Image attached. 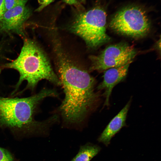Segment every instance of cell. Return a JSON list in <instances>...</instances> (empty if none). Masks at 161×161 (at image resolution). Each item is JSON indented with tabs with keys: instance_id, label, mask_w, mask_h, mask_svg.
<instances>
[{
	"instance_id": "cell-1",
	"label": "cell",
	"mask_w": 161,
	"mask_h": 161,
	"mask_svg": "<svg viewBox=\"0 0 161 161\" xmlns=\"http://www.w3.org/2000/svg\"><path fill=\"white\" fill-rule=\"evenodd\" d=\"M54 53L58 77L65 94L60 111L66 122L79 124L99 99V94L95 92V80L74 64L63 49H57Z\"/></svg>"
},
{
	"instance_id": "cell-2",
	"label": "cell",
	"mask_w": 161,
	"mask_h": 161,
	"mask_svg": "<svg viewBox=\"0 0 161 161\" xmlns=\"http://www.w3.org/2000/svg\"><path fill=\"white\" fill-rule=\"evenodd\" d=\"M58 96L55 90L47 88L24 98L0 96V127L24 134L46 132L49 126L56 120V116L41 122L35 120V115L44 99Z\"/></svg>"
},
{
	"instance_id": "cell-3",
	"label": "cell",
	"mask_w": 161,
	"mask_h": 161,
	"mask_svg": "<svg viewBox=\"0 0 161 161\" xmlns=\"http://www.w3.org/2000/svg\"><path fill=\"white\" fill-rule=\"evenodd\" d=\"M1 68L13 69L19 73V79L11 94L12 96L24 80L27 82L26 87L16 95H20L28 89L33 92L39 82L43 79L47 80L56 86L61 85L46 54L36 42L30 38L24 39L18 57L2 65Z\"/></svg>"
},
{
	"instance_id": "cell-4",
	"label": "cell",
	"mask_w": 161,
	"mask_h": 161,
	"mask_svg": "<svg viewBox=\"0 0 161 161\" xmlns=\"http://www.w3.org/2000/svg\"><path fill=\"white\" fill-rule=\"evenodd\" d=\"M106 14L99 7L77 14L68 28L81 37L87 46L94 48L109 42L106 33Z\"/></svg>"
},
{
	"instance_id": "cell-5",
	"label": "cell",
	"mask_w": 161,
	"mask_h": 161,
	"mask_svg": "<svg viewBox=\"0 0 161 161\" xmlns=\"http://www.w3.org/2000/svg\"><path fill=\"white\" fill-rule=\"evenodd\" d=\"M116 32L134 38H140L149 32L150 22L145 11L135 6H127L117 11L109 22Z\"/></svg>"
},
{
	"instance_id": "cell-6",
	"label": "cell",
	"mask_w": 161,
	"mask_h": 161,
	"mask_svg": "<svg viewBox=\"0 0 161 161\" xmlns=\"http://www.w3.org/2000/svg\"><path fill=\"white\" fill-rule=\"evenodd\" d=\"M137 54L133 47L125 42L110 45L99 55L90 56V70L101 72L132 62Z\"/></svg>"
},
{
	"instance_id": "cell-7",
	"label": "cell",
	"mask_w": 161,
	"mask_h": 161,
	"mask_svg": "<svg viewBox=\"0 0 161 161\" xmlns=\"http://www.w3.org/2000/svg\"><path fill=\"white\" fill-rule=\"evenodd\" d=\"M31 14V10L25 6L16 7L6 11L0 21V33L24 36V24Z\"/></svg>"
},
{
	"instance_id": "cell-8",
	"label": "cell",
	"mask_w": 161,
	"mask_h": 161,
	"mask_svg": "<svg viewBox=\"0 0 161 161\" xmlns=\"http://www.w3.org/2000/svg\"><path fill=\"white\" fill-rule=\"evenodd\" d=\"M128 63L119 66L112 68L105 71L103 80L97 86L98 90H104L105 98L104 106L109 105V99L114 87L126 78L130 64Z\"/></svg>"
},
{
	"instance_id": "cell-9",
	"label": "cell",
	"mask_w": 161,
	"mask_h": 161,
	"mask_svg": "<svg viewBox=\"0 0 161 161\" xmlns=\"http://www.w3.org/2000/svg\"><path fill=\"white\" fill-rule=\"evenodd\" d=\"M131 102L130 100L110 121L98 138V140L99 142L107 146L113 137L123 127L126 126L127 115Z\"/></svg>"
},
{
	"instance_id": "cell-10",
	"label": "cell",
	"mask_w": 161,
	"mask_h": 161,
	"mask_svg": "<svg viewBox=\"0 0 161 161\" xmlns=\"http://www.w3.org/2000/svg\"><path fill=\"white\" fill-rule=\"evenodd\" d=\"M100 150L99 146L87 143L80 146L78 153L71 161H90Z\"/></svg>"
},
{
	"instance_id": "cell-11",
	"label": "cell",
	"mask_w": 161,
	"mask_h": 161,
	"mask_svg": "<svg viewBox=\"0 0 161 161\" xmlns=\"http://www.w3.org/2000/svg\"><path fill=\"white\" fill-rule=\"evenodd\" d=\"M27 1L28 0H5V11L16 7L25 6Z\"/></svg>"
},
{
	"instance_id": "cell-12",
	"label": "cell",
	"mask_w": 161,
	"mask_h": 161,
	"mask_svg": "<svg viewBox=\"0 0 161 161\" xmlns=\"http://www.w3.org/2000/svg\"><path fill=\"white\" fill-rule=\"evenodd\" d=\"M0 161H15L11 154L8 150L0 147Z\"/></svg>"
},
{
	"instance_id": "cell-13",
	"label": "cell",
	"mask_w": 161,
	"mask_h": 161,
	"mask_svg": "<svg viewBox=\"0 0 161 161\" xmlns=\"http://www.w3.org/2000/svg\"><path fill=\"white\" fill-rule=\"evenodd\" d=\"M5 11V0H0V21Z\"/></svg>"
},
{
	"instance_id": "cell-14",
	"label": "cell",
	"mask_w": 161,
	"mask_h": 161,
	"mask_svg": "<svg viewBox=\"0 0 161 161\" xmlns=\"http://www.w3.org/2000/svg\"><path fill=\"white\" fill-rule=\"evenodd\" d=\"M40 6L35 11L39 12L42 10L44 8V6L47 0H38Z\"/></svg>"
},
{
	"instance_id": "cell-15",
	"label": "cell",
	"mask_w": 161,
	"mask_h": 161,
	"mask_svg": "<svg viewBox=\"0 0 161 161\" xmlns=\"http://www.w3.org/2000/svg\"><path fill=\"white\" fill-rule=\"evenodd\" d=\"M63 1L68 4L69 5H76L78 4L77 0H62Z\"/></svg>"
},
{
	"instance_id": "cell-16",
	"label": "cell",
	"mask_w": 161,
	"mask_h": 161,
	"mask_svg": "<svg viewBox=\"0 0 161 161\" xmlns=\"http://www.w3.org/2000/svg\"><path fill=\"white\" fill-rule=\"evenodd\" d=\"M55 0H47L44 6V8L47 6L51 3L53 2Z\"/></svg>"
},
{
	"instance_id": "cell-17",
	"label": "cell",
	"mask_w": 161,
	"mask_h": 161,
	"mask_svg": "<svg viewBox=\"0 0 161 161\" xmlns=\"http://www.w3.org/2000/svg\"><path fill=\"white\" fill-rule=\"evenodd\" d=\"M3 47L1 44H0V56H1L3 50Z\"/></svg>"
},
{
	"instance_id": "cell-18",
	"label": "cell",
	"mask_w": 161,
	"mask_h": 161,
	"mask_svg": "<svg viewBox=\"0 0 161 161\" xmlns=\"http://www.w3.org/2000/svg\"><path fill=\"white\" fill-rule=\"evenodd\" d=\"M82 2H84L85 0H79Z\"/></svg>"
}]
</instances>
